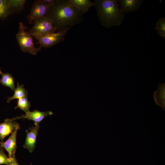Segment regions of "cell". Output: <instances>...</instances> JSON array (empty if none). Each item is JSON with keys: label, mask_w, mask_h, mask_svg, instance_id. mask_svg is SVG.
Masks as SVG:
<instances>
[{"label": "cell", "mask_w": 165, "mask_h": 165, "mask_svg": "<svg viewBox=\"0 0 165 165\" xmlns=\"http://www.w3.org/2000/svg\"><path fill=\"white\" fill-rule=\"evenodd\" d=\"M39 128V124H35L34 127L29 128V131H26V137L23 147L30 152H33L35 148L36 138Z\"/></svg>", "instance_id": "52a82bcc"}, {"label": "cell", "mask_w": 165, "mask_h": 165, "mask_svg": "<svg viewBox=\"0 0 165 165\" xmlns=\"http://www.w3.org/2000/svg\"><path fill=\"white\" fill-rule=\"evenodd\" d=\"M10 158L11 161L9 165H19L16 158L15 154L12 155Z\"/></svg>", "instance_id": "44dd1931"}, {"label": "cell", "mask_w": 165, "mask_h": 165, "mask_svg": "<svg viewBox=\"0 0 165 165\" xmlns=\"http://www.w3.org/2000/svg\"><path fill=\"white\" fill-rule=\"evenodd\" d=\"M20 128H16L12 133L11 135L5 142H0L1 148H5L8 152L9 158L15 154L17 148L16 138L18 130Z\"/></svg>", "instance_id": "30bf717a"}, {"label": "cell", "mask_w": 165, "mask_h": 165, "mask_svg": "<svg viewBox=\"0 0 165 165\" xmlns=\"http://www.w3.org/2000/svg\"><path fill=\"white\" fill-rule=\"evenodd\" d=\"M2 72H1V68H0V74H1Z\"/></svg>", "instance_id": "603a6c76"}, {"label": "cell", "mask_w": 165, "mask_h": 165, "mask_svg": "<svg viewBox=\"0 0 165 165\" xmlns=\"http://www.w3.org/2000/svg\"><path fill=\"white\" fill-rule=\"evenodd\" d=\"M17 128H20L19 124L12 119H6L4 122L0 123V140L2 142L7 136L12 133Z\"/></svg>", "instance_id": "9c48e42d"}, {"label": "cell", "mask_w": 165, "mask_h": 165, "mask_svg": "<svg viewBox=\"0 0 165 165\" xmlns=\"http://www.w3.org/2000/svg\"><path fill=\"white\" fill-rule=\"evenodd\" d=\"M70 4L82 14L86 13L94 6V3L90 0H68Z\"/></svg>", "instance_id": "7c38bea8"}, {"label": "cell", "mask_w": 165, "mask_h": 165, "mask_svg": "<svg viewBox=\"0 0 165 165\" xmlns=\"http://www.w3.org/2000/svg\"><path fill=\"white\" fill-rule=\"evenodd\" d=\"M10 14L9 0H0V18L4 20Z\"/></svg>", "instance_id": "e0dca14e"}, {"label": "cell", "mask_w": 165, "mask_h": 165, "mask_svg": "<svg viewBox=\"0 0 165 165\" xmlns=\"http://www.w3.org/2000/svg\"><path fill=\"white\" fill-rule=\"evenodd\" d=\"M155 29L158 34L165 39V18L159 19L156 23Z\"/></svg>", "instance_id": "d6986e66"}, {"label": "cell", "mask_w": 165, "mask_h": 165, "mask_svg": "<svg viewBox=\"0 0 165 165\" xmlns=\"http://www.w3.org/2000/svg\"><path fill=\"white\" fill-rule=\"evenodd\" d=\"M11 14L22 9L26 1L25 0H9Z\"/></svg>", "instance_id": "2e32d148"}, {"label": "cell", "mask_w": 165, "mask_h": 165, "mask_svg": "<svg viewBox=\"0 0 165 165\" xmlns=\"http://www.w3.org/2000/svg\"><path fill=\"white\" fill-rule=\"evenodd\" d=\"M10 159L4 153L3 148H0V165L5 164L9 165L10 163Z\"/></svg>", "instance_id": "ffe728a7"}, {"label": "cell", "mask_w": 165, "mask_h": 165, "mask_svg": "<svg viewBox=\"0 0 165 165\" xmlns=\"http://www.w3.org/2000/svg\"><path fill=\"white\" fill-rule=\"evenodd\" d=\"M154 98L156 105L160 106L165 111V83L159 84L157 90L154 93Z\"/></svg>", "instance_id": "4fadbf2b"}, {"label": "cell", "mask_w": 165, "mask_h": 165, "mask_svg": "<svg viewBox=\"0 0 165 165\" xmlns=\"http://www.w3.org/2000/svg\"><path fill=\"white\" fill-rule=\"evenodd\" d=\"M27 27L21 22H19V30L16 38L21 50L33 55H36L41 50V46L36 47L33 42V36L27 31Z\"/></svg>", "instance_id": "3957f363"}, {"label": "cell", "mask_w": 165, "mask_h": 165, "mask_svg": "<svg viewBox=\"0 0 165 165\" xmlns=\"http://www.w3.org/2000/svg\"><path fill=\"white\" fill-rule=\"evenodd\" d=\"M33 24L29 32L36 39L58 31L49 15L36 20Z\"/></svg>", "instance_id": "277c9868"}, {"label": "cell", "mask_w": 165, "mask_h": 165, "mask_svg": "<svg viewBox=\"0 0 165 165\" xmlns=\"http://www.w3.org/2000/svg\"><path fill=\"white\" fill-rule=\"evenodd\" d=\"M71 28L58 30L37 38L36 39L38 41L37 43L39 44L42 47L45 48L54 46L64 40L65 36Z\"/></svg>", "instance_id": "5b68a950"}, {"label": "cell", "mask_w": 165, "mask_h": 165, "mask_svg": "<svg viewBox=\"0 0 165 165\" xmlns=\"http://www.w3.org/2000/svg\"><path fill=\"white\" fill-rule=\"evenodd\" d=\"M2 78L0 79V83L2 85L9 87L11 89L14 91L15 89V85L14 79L12 75L9 73H2L1 74Z\"/></svg>", "instance_id": "9a60e30c"}, {"label": "cell", "mask_w": 165, "mask_h": 165, "mask_svg": "<svg viewBox=\"0 0 165 165\" xmlns=\"http://www.w3.org/2000/svg\"><path fill=\"white\" fill-rule=\"evenodd\" d=\"M13 95L10 97H7V102L9 103L11 101L15 99H19L28 96V92L23 85H20L18 82L17 83V87L14 90Z\"/></svg>", "instance_id": "5bb4252c"}, {"label": "cell", "mask_w": 165, "mask_h": 165, "mask_svg": "<svg viewBox=\"0 0 165 165\" xmlns=\"http://www.w3.org/2000/svg\"><path fill=\"white\" fill-rule=\"evenodd\" d=\"M116 0H94V6L102 25L107 28L119 26L123 21L125 14L118 5Z\"/></svg>", "instance_id": "7a4b0ae2"}, {"label": "cell", "mask_w": 165, "mask_h": 165, "mask_svg": "<svg viewBox=\"0 0 165 165\" xmlns=\"http://www.w3.org/2000/svg\"><path fill=\"white\" fill-rule=\"evenodd\" d=\"M120 9L124 13L136 10L141 5L142 0H120Z\"/></svg>", "instance_id": "8fae6325"}, {"label": "cell", "mask_w": 165, "mask_h": 165, "mask_svg": "<svg viewBox=\"0 0 165 165\" xmlns=\"http://www.w3.org/2000/svg\"><path fill=\"white\" fill-rule=\"evenodd\" d=\"M50 6L42 0L35 1L29 14L27 16L29 24H33L36 20L48 16Z\"/></svg>", "instance_id": "8992f818"}, {"label": "cell", "mask_w": 165, "mask_h": 165, "mask_svg": "<svg viewBox=\"0 0 165 165\" xmlns=\"http://www.w3.org/2000/svg\"><path fill=\"white\" fill-rule=\"evenodd\" d=\"M53 114V112L50 111L42 112L35 110L33 111L28 112L26 113L25 115H22L20 116L16 117L12 119L13 121H15L17 119H26L33 121L35 124H39V123L44 118L48 116L52 115Z\"/></svg>", "instance_id": "ba28073f"}, {"label": "cell", "mask_w": 165, "mask_h": 165, "mask_svg": "<svg viewBox=\"0 0 165 165\" xmlns=\"http://www.w3.org/2000/svg\"><path fill=\"white\" fill-rule=\"evenodd\" d=\"M48 15L58 31L80 23L82 19V14L68 0H56L54 4L50 6Z\"/></svg>", "instance_id": "6da1fadb"}, {"label": "cell", "mask_w": 165, "mask_h": 165, "mask_svg": "<svg viewBox=\"0 0 165 165\" xmlns=\"http://www.w3.org/2000/svg\"><path fill=\"white\" fill-rule=\"evenodd\" d=\"M43 2L46 4L51 6L53 5L54 3L56 0H42Z\"/></svg>", "instance_id": "7402d4cb"}, {"label": "cell", "mask_w": 165, "mask_h": 165, "mask_svg": "<svg viewBox=\"0 0 165 165\" xmlns=\"http://www.w3.org/2000/svg\"><path fill=\"white\" fill-rule=\"evenodd\" d=\"M30 103L28 100V96L22 97L17 100V106L15 109L20 108L26 113L29 111V108L31 106Z\"/></svg>", "instance_id": "ac0fdd59"}]
</instances>
